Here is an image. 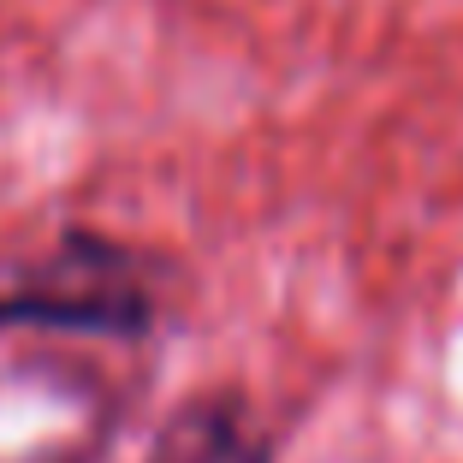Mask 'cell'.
<instances>
[{"instance_id": "obj_1", "label": "cell", "mask_w": 463, "mask_h": 463, "mask_svg": "<svg viewBox=\"0 0 463 463\" xmlns=\"http://www.w3.org/2000/svg\"><path fill=\"white\" fill-rule=\"evenodd\" d=\"M0 321H54V327L96 333H143L149 298L137 279L119 273V256L96 238H66L54 261L30 273V286L0 298Z\"/></svg>"}]
</instances>
